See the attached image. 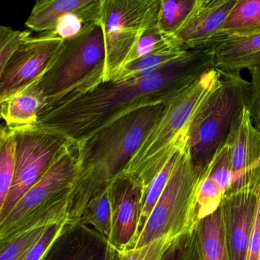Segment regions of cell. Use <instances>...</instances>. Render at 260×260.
<instances>
[{"mask_svg":"<svg viewBox=\"0 0 260 260\" xmlns=\"http://www.w3.org/2000/svg\"><path fill=\"white\" fill-rule=\"evenodd\" d=\"M160 260H203L198 223L174 238Z\"/></svg>","mask_w":260,"mask_h":260,"instance_id":"obj_27","label":"cell"},{"mask_svg":"<svg viewBox=\"0 0 260 260\" xmlns=\"http://www.w3.org/2000/svg\"><path fill=\"white\" fill-rule=\"evenodd\" d=\"M247 260H260V188L253 230L249 243Z\"/></svg>","mask_w":260,"mask_h":260,"instance_id":"obj_35","label":"cell"},{"mask_svg":"<svg viewBox=\"0 0 260 260\" xmlns=\"http://www.w3.org/2000/svg\"><path fill=\"white\" fill-rule=\"evenodd\" d=\"M224 192L216 182L209 176L206 169L197 190L196 203L194 212L195 224L205 217L214 213L221 206Z\"/></svg>","mask_w":260,"mask_h":260,"instance_id":"obj_28","label":"cell"},{"mask_svg":"<svg viewBox=\"0 0 260 260\" xmlns=\"http://www.w3.org/2000/svg\"><path fill=\"white\" fill-rule=\"evenodd\" d=\"M210 48L215 68L220 71L241 72L260 67V31L223 37Z\"/></svg>","mask_w":260,"mask_h":260,"instance_id":"obj_16","label":"cell"},{"mask_svg":"<svg viewBox=\"0 0 260 260\" xmlns=\"http://www.w3.org/2000/svg\"><path fill=\"white\" fill-rule=\"evenodd\" d=\"M198 0H162L158 27L161 33L174 35L190 18Z\"/></svg>","mask_w":260,"mask_h":260,"instance_id":"obj_24","label":"cell"},{"mask_svg":"<svg viewBox=\"0 0 260 260\" xmlns=\"http://www.w3.org/2000/svg\"><path fill=\"white\" fill-rule=\"evenodd\" d=\"M250 73V111L253 125L260 131V67L249 70Z\"/></svg>","mask_w":260,"mask_h":260,"instance_id":"obj_34","label":"cell"},{"mask_svg":"<svg viewBox=\"0 0 260 260\" xmlns=\"http://www.w3.org/2000/svg\"><path fill=\"white\" fill-rule=\"evenodd\" d=\"M94 22V21H93ZM90 21L78 14H69L60 18L55 24L54 28L49 32H44L50 36L61 38L62 40L70 39L80 33L81 30Z\"/></svg>","mask_w":260,"mask_h":260,"instance_id":"obj_32","label":"cell"},{"mask_svg":"<svg viewBox=\"0 0 260 260\" xmlns=\"http://www.w3.org/2000/svg\"><path fill=\"white\" fill-rule=\"evenodd\" d=\"M194 168L189 147L180 152L167 184L153 209L134 248L159 238H174L195 225L198 185L204 176Z\"/></svg>","mask_w":260,"mask_h":260,"instance_id":"obj_6","label":"cell"},{"mask_svg":"<svg viewBox=\"0 0 260 260\" xmlns=\"http://www.w3.org/2000/svg\"><path fill=\"white\" fill-rule=\"evenodd\" d=\"M214 68L210 48L191 49L184 56L140 77L96 84L47 105L38 114L37 126L81 142L134 110L166 105Z\"/></svg>","mask_w":260,"mask_h":260,"instance_id":"obj_1","label":"cell"},{"mask_svg":"<svg viewBox=\"0 0 260 260\" xmlns=\"http://www.w3.org/2000/svg\"><path fill=\"white\" fill-rule=\"evenodd\" d=\"M50 224H39L9 239L0 241V260L22 259L39 242Z\"/></svg>","mask_w":260,"mask_h":260,"instance_id":"obj_26","label":"cell"},{"mask_svg":"<svg viewBox=\"0 0 260 260\" xmlns=\"http://www.w3.org/2000/svg\"><path fill=\"white\" fill-rule=\"evenodd\" d=\"M238 1L230 0L212 10L192 14L172 36L189 49L209 48L212 38L221 30Z\"/></svg>","mask_w":260,"mask_h":260,"instance_id":"obj_18","label":"cell"},{"mask_svg":"<svg viewBox=\"0 0 260 260\" xmlns=\"http://www.w3.org/2000/svg\"><path fill=\"white\" fill-rule=\"evenodd\" d=\"M79 221L85 225L91 224L109 240L112 231L109 186L98 192L89 201Z\"/></svg>","mask_w":260,"mask_h":260,"instance_id":"obj_22","label":"cell"},{"mask_svg":"<svg viewBox=\"0 0 260 260\" xmlns=\"http://www.w3.org/2000/svg\"><path fill=\"white\" fill-rule=\"evenodd\" d=\"M165 105L134 110L81 142L69 204V222L79 221L87 203L121 175Z\"/></svg>","mask_w":260,"mask_h":260,"instance_id":"obj_2","label":"cell"},{"mask_svg":"<svg viewBox=\"0 0 260 260\" xmlns=\"http://www.w3.org/2000/svg\"><path fill=\"white\" fill-rule=\"evenodd\" d=\"M105 59V38L100 20L87 24L76 36L64 40L54 62L37 80L45 96V106L58 102Z\"/></svg>","mask_w":260,"mask_h":260,"instance_id":"obj_8","label":"cell"},{"mask_svg":"<svg viewBox=\"0 0 260 260\" xmlns=\"http://www.w3.org/2000/svg\"><path fill=\"white\" fill-rule=\"evenodd\" d=\"M229 1H230V0H201V2L198 3V6L195 8V11L192 12V14L212 10V9L223 6Z\"/></svg>","mask_w":260,"mask_h":260,"instance_id":"obj_36","label":"cell"},{"mask_svg":"<svg viewBox=\"0 0 260 260\" xmlns=\"http://www.w3.org/2000/svg\"><path fill=\"white\" fill-rule=\"evenodd\" d=\"M32 30H15L6 26L0 27V71L26 41L32 38Z\"/></svg>","mask_w":260,"mask_h":260,"instance_id":"obj_30","label":"cell"},{"mask_svg":"<svg viewBox=\"0 0 260 260\" xmlns=\"http://www.w3.org/2000/svg\"><path fill=\"white\" fill-rule=\"evenodd\" d=\"M226 142L230 147L232 183L226 192L258 190L260 187V131L244 108Z\"/></svg>","mask_w":260,"mask_h":260,"instance_id":"obj_11","label":"cell"},{"mask_svg":"<svg viewBox=\"0 0 260 260\" xmlns=\"http://www.w3.org/2000/svg\"><path fill=\"white\" fill-rule=\"evenodd\" d=\"M207 170L209 177L216 182L224 195L232 183L230 147L227 142L217 151Z\"/></svg>","mask_w":260,"mask_h":260,"instance_id":"obj_29","label":"cell"},{"mask_svg":"<svg viewBox=\"0 0 260 260\" xmlns=\"http://www.w3.org/2000/svg\"><path fill=\"white\" fill-rule=\"evenodd\" d=\"M12 129L17 142L15 174L9 194L0 208V221L38 181L55 154L68 140L56 132L38 126Z\"/></svg>","mask_w":260,"mask_h":260,"instance_id":"obj_9","label":"cell"},{"mask_svg":"<svg viewBox=\"0 0 260 260\" xmlns=\"http://www.w3.org/2000/svg\"><path fill=\"white\" fill-rule=\"evenodd\" d=\"M161 3L162 0H102L100 21L105 59L102 82L111 81L125 65L148 29L158 27Z\"/></svg>","mask_w":260,"mask_h":260,"instance_id":"obj_7","label":"cell"},{"mask_svg":"<svg viewBox=\"0 0 260 260\" xmlns=\"http://www.w3.org/2000/svg\"><path fill=\"white\" fill-rule=\"evenodd\" d=\"M174 238L165 237L143 247L119 252V260H160Z\"/></svg>","mask_w":260,"mask_h":260,"instance_id":"obj_31","label":"cell"},{"mask_svg":"<svg viewBox=\"0 0 260 260\" xmlns=\"http://www.w3.org/2000/svg\"><path fill=\"white\" fill-rule=\"evenodd\" d=\"M102 0H37L26 27L38 34L51 31L64 15L78 14L90 22L100 20Z\"/></svg>","mask_w":260,"mask_h":260,"instance_id":"obj_15","label":"cell"},{"mask_svg":"<svg viewBox=\"0 0 260 260\" xmlns=\"http://www.w3.org/2000/svg\"><path fill=\"white\" fill-rule=\"evenodd\" d=\"M189 50L191 49L180 44H172L159 49L143 57L123 66L114 75L111 81L120 82L140 77L184 56Z\"/></svg>","mask_w":260,"mask_h":260,"instance_id":"obj_19","label":"cell"},{"mask_svg":"<svg viewBox=\"0 0 260 260\" xmlns=\"http://www.w3.org/2000/svg\"><path fill=\"white\" fill-rule=\"evenodd\" d=\"M67 221L68 220H64L49 225L39 242L31 249L21 260H40Z\"/></svg>","mask_w":260,"mask_h":260,"instance_id":"obj_33","label":"cell"},{"mask_svg":"<svg viewBox=\"0 0 260 260\" xmlns=\"http://www.w3.org/2000/svg\"><path fill=\"white\" fill-rule=\"evenodd\" d=\"M37 80L0 99L2 119L10 129L37 126L38 114L46 105Z\"/></svg>","mask_w":260,"mask_h":260,"instance_id":"obj_17","label":"cell"},{"mask_svg":"<svg viewBox=\"0 0 260 260\" xmlns=\"http://www.w3.org/2000/svg\"><path fill=\"white\" fill-rule=\"evenodd\" d=\"M112 231L109 242L119 252L134 248L143 192L128 178L118 177L109 185Z\"/></svg>","mask_w":260,"mask_h":260,"instance_id":"obj_14","label":"cell"},{"mask_svg":"<svg viewBox=\"0 0 260 260\" xmlns=\"http://www.w3.org/2000/svg\"><path fill=\"white\" fill-rule=\"evenodd\" d=\"M259 189L228 192L223 197L221 207L230 260H247Z\"/></svg>","mask_w":260,"mask_h":260,"instance_id":"obj_13","label":"cell"},{"mask_svg":"<svg viewBox=\"0 0 260 260\" xmlns=\"http://www.w3.org/2000/svg\"><path fill=\"white\" fill-rule=\"evenodd\" d=\"M221 82V71L212 69L166 103L161 117L148 132L119 177L138 186L143 197L169 159L187 146L192 117Z\"/></svg>","mask_w":260,"mask_h":260,"instance_id":"obj_3","label":"cell"},{"mask_svg":"<svg viewBox=\"0 0 260 260\" xmlns=\"http://www.w3.org/2000/svg\"><path fill=\"white\" fill-rule=\"evenodd\" d=\"M198 228L203 260H230L221 206L200 220Z\"/></svg>","mask_w":260,"mask_h":260,"instance_id":"obj_20","label":"cell"},{"mask_svg":"<svg viewBox=\"0 0 260 260\" xmlns=\"http://www.w3.org/2000/svg\"><path fill=\"white\" fill-rule=\"evenodd\" d=\"M77 157V143L68 139L55 154L45 172L0 221V241L39 224L68 220L70 193Z\"/></svg>","mask_w":260,"mask_h":260,"instance_id":"obj_4","label":"cell"},{"mask_svg":"<svg viewBox=\"0 0 260 260\" xmlns=\"http://www.w3.org/2000/svg\"><path fill=\"white\" fill-rule=\"evenodd\" d=\"M185 148H183V149H185ZM183 149L177 151L169 159V161L166 164L164 168L156 176L155 178L153 180L151 184L148 186V189H147L146 192L143 196V200H142L141 211H140L138 229H137V238H136V244L138 241L140 234L143 232V229L146 225L147 221H148L153 209H154L159 199L161 197L162 193H163V190H164L165 187L167 184L168 180L170 177L171 174H172L176 162H177V159L180 156V152Z\"/></svg>","mask_w":260,"mask_h":260,"instance_id":"obj_25","label":"cell"},{"mask_svg":"<svg viewBox=\"0 0 260 260\" xmlns=\"http://www.w3.org/2000/svg\"><path fill=\"white\" fill-rule=\"evenodd\" d=\"M16 147L15 130L3 124L0 132V208L4 204L13 180Z\"/></svg>","mask_w":260,"mask_h":260,"instance_id":"obj_23","label":"cell"},{"mask_svg":"<svg viewBox=\"0 0 260 260\" xmlns=\"http://www.w3.org/2000/svg\"><path fill=\"white\" fill-rule=\"evenodd\" d=\"M257 31H260V0H238L224 25L212 41L215 42L223 37Z\"/></svg>","mask_w":260,"mask_h":260,"instance_id":"obj_21","label":"cell"},{"mask_svg":"<svg viewBox=\"0 0 260 260\" xmlns=\"http://www.w3.org/2000/svg\"><path fill=\"white\" fill-rule=\"evenodd\" d=\"M40 260H119V251L96 229L67 221Z\"/></svg>","mask_w":260,"mask_h":260,"instance_id":"obj_12","label":"cell"},{"mask_svg":"<svg viewBox=\"0 0 260 260\" xmlns=\"http://www.w3.org/2000/svg\"><path fill=\"white\" fill-rule=\"evenodd\" d=\"M63 42L45 33L26 41L0 71V99L44 75L56 59Z\"/></svg>","mask_w":260,"mask_h":260,"instance_id":"obj_10","label":"cell"},{"mask_svg":"<svg viewBox=\"0 0 260 260\" xmlns=\"http://www.w3.org/2000/svg\"><path fill=\"white\" fill-rule=\"evenodd\" d=\"M221 73V85L203 102L189 126L191 160L201 173L206 171L217 151L225 144L244 108H250V82L240 71Z\"/></svg>","mask_w":260,"mask_h":260,"instance_id":"obj_5","label":"cell"}]
</instances>
